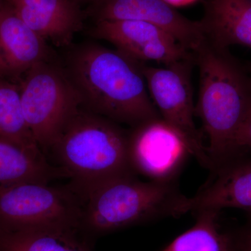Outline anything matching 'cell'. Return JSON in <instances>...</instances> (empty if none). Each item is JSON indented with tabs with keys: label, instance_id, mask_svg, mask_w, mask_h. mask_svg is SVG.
<instances>
[{
	"label": "cell",
	"instance_id": "obj_1",
	"mask_svg": "<svg viewBox=\"0 0 251 251\" xmlns=\"http://www.w3.org/2000/svg\"><path fill=\"white\" fill-rule=\"evenodd\" d=\"M144 64L116 49L84 42L71 46L62 65L81 108L131 128L161 117L149 93Z\"/></svg>",
	"mask_w": 251,
	"mask_h": 251
},
{
	"label": "cell",
	"instance_id": "obj_2",
	"mask_svg": "<svg viewBox=\"0 0 251 251\" xmlns=\"http://www.w3.org/2000/svg\"><path fill=\"white\" fill-rule=\"evenodd\" d=\"M193 52L200 75L196 115L209 139L211 173L245 157L239 137L251 109V76L229 49L204 39Z\"/></svg>",
	"mask_w": 251,
	"mask_h": 251
},
{
	"label": "cell",
	"instance_id": "obj_3",
	"mask_svg": "<svg viewBox=\"0 0 251 251\" xmlns=\"http://www.w3.org/2000/svg\"><path fill=\"white\" fill-rule=\"evenodd\" d=\"M79 233L92 246L94 239L131 226L189 212L190 198L173 181H143L136 176L99 185L82 198Z\"/></svg>",
	"mask_w": 251,
	"mask_h": 251
},
{
	"label": "cell",
	"instance_id": "obj_4",
	"mask_svg": "<svg viewBox=\"0 0 251 251\" xmlns=\"http://www.w3.org/2000/svg\"><path fill=\"white\" fill-rule=\"evenodd\" d=\"M128 133L81 108L67 122L50 150L81 198L107 181L136 175L128 158Z\"/></svg>",
	"mask_w": 251,
	"mask_h": 251
},
{
	"label": "cell",
	"instance_id": "obj_5",
	"mask_svg": "<svg viewBox=\"0 0 251 251\" xmlns=\"http://www.w3.org/2000/svg\"><path fill=\"white\" fill-rule=\"evenodd\" d=\"M23 116L31 135L44 151L80 108L76 91L62 64L53 58L36 64L18 82Z\"/></svg>",
	"mask_w": 251,
	"mask_h": 251
},
{
	"label": "cell",
	"instance_id": "obj_6",
	"mask_svg": "<svg viewBox=\"0 0 251 251\" xmlns=\"http://www.w3.org/2000/svg\"><path fill=\"white\" fill-rule=\"evenodd\" d=\"M82 209L83 200L70 184L23 183L0 191V229L59 227L79 230Z\"/></svg>",
	"mask_w": 251,
	"mask_h": 251
},
{
	"label": "cell",
	"instance_id": "obj_7",
	"mask_svg": "<svg viewBox=\"0 0 251 251\" xmlns=\"http://www.w3.org/2000/svg\"><path fill=\"white\" fill-rule=\"evenodd\" d=\"M195 65L193 58L163 68L145 63L143 69L149 93L160 116L182 135L198 163L210 171L206 147L194 121L196 105L191 74Z\"/></svg>",
	"mask_w": 251,
	"mask_h": 251
},
{
	"label": "cell",
	"instance_id": "obj_8",
	"mask_svg": "<svg viewBox=\"0 0 251 251\" xmlns=\"http://www.w3.org/2000/svg\"><path fill=\"white\" fill-rule=\"evenodd\" d=\"M128 153L135 174L156 181L177 180L188 158L192 156L182 135L161 117L130 128Z\"/></svg>",
	"mask_w": 251,
	"mask_h": 251
},
{
	"label": "cell",
	"instance_id": "obj_9",
	"mask_svg": "<svg viewBox=\"0 0 251 251\" xmlns=\"http://www.w3.org/2000/svg\"><path fill=\"white\" fill-rule=\"evenodd\" d=\"M90 34L108 41L115 49L139 62H155L165 66L195 58L169 32L140 21H102L94 23Z\"/></svg>",
	"mask_w": 251,
	"mask_h": 251
},
{
	"label": "cell",
	"instance_id": "obj_10",
	"mask_svg": "<svg viewBox=\"0 0 251 251\" xmlns=\"http://www.w3.org/2000/svg\"><path fill=\"white\" fill-rule=\"evenodd\" d=\"M85 14L94 23L130 20L151 23L191 52L204 39L200 21L185 17L164 0H94L87 5Z\"/></svg>",
	"mask_w": 251,
	"mask_h": 251
},
{
	"label": "cell",
	"instance_id": "obj_11",
	"mask_svg": "<svg viewBox=\"0 0 251 251\" xmlns=\"http://www.w3.org/2000/svg\"><path fill=\"white\" fill-rule=\"evenodd\" d=\"M52 58L47 41L2 2L0 6V79L18 84L36 64Z\"/></svg>",
	"mask_w": 251,
	"mask_h": 251
},
{
	"label": "cell",
	"instance_id": "obj_12",
	"mask_svg": "<svg viewBox=\"0 0 251 251\" xmlns=\"http://www.w3.org/2000/svg\"><path fill=\"white\" fill-rule=\"evenodd\" d=\"M28 27L58 47L72 44L85 12L70 0H2Z\"/></svg>",
	"mask_w": 251,
	"mask_h": 251
},
{
	"label": "cell",
	"instance_id": "obj_13",
	"mask_svg": "<svg viewBox=\"0 0 251 251\" xmlns=\"http://www.w3.org/2000/svg\"><path fill=\"white\" fill-rule=\"evenodd\" d=\"M226 208L251 211V159L243 157L214 172L190 198L189 212L219 213Z\"/></svg>",
	"mask_w": 251,
	"mask_h": 251
},
{
	"label": "cell",
	"instance_id": "obj_14",
	"mask_svg": "<svg viewBox=\"0 0 251 251\" xmlns=\"http://www.w3.org/2000/svg\"><path fill=\"white\" fill-rule=\"evenodd\" d=\"M200 21L204 39L219 49H251V0H205Z\"/></svg>",
	"mask_w": 251,
	"mask_h": 251
},
{
	"label": "cell",
	"instance_id": "obj_15",
	"mask_svg": "<svg viewBox=\"0 0 251 251\" xmlns=\"http://www.w3.org/2000/svg\"><path fill=\"white\" fill-rule=\"evenodd\" d=\"M62 177H66L62 170L50 165L44 155L0 138V191L23 183H50Z\"/></svg>",
	"mask_w": 251,
	"mask_h": 251
},
{
	"label": "cell",
	"instance_id": "obj_16",
	"mask_svg": "<svg viewBox=\"0 0 251 251\" xmlns=\"http://www.w3.org/2000/svg\"><path fill=\"white\" fill-rule=\"evenodd\" d=\"M92 247L70 227L0 229V251H92Z\"/></svg>",
	"mask_w": 251,
	"mask_h": 251
},
{
	"label": "cell",
	"instance_id": "obj_17",
	"mask_svg": "<svg viewBox=\"0 0 251 251\" xmlns=\"http://www.w3.org/2000/svg\"><path fill=\"white\" fill-rule=\"evenodd\" d=\"M194 216L192 227L160 251H232L228 232H222L218 225L219 213L204 211Z\"/></svg>",
	"mask_w": 251,
	"mask_h": 251
},
{
	"label": "cell",
	"instance_id": "obj_18",
	"mask_svg": "<svg viewBox=\"0 0 251 251\" xmlns=\"http://www.w3.org/2000/svg\"><path fill=\"white\" fill-rule=\"evenodd\" d=\"M0 138L44 155L28 128L21 107L18 84L0 79Z\"/></svg>",
	"mask_w": 251,
	"mask_h": 251
},
{
	"label": "cell",
	"instance_id": "obj_19",
	"mask_svg": "<svg viewBox=\"0 0 251 251\" xmlns=\"http://www.w3.org/2000/svg\"><path fill=\"white\" fill-rule=\"evenodd\" d=\"M229 235L232 251H251V211H249L246 224Z\"/></svg>",
	"mask_w": 251,
	"mask_h": 251
},
{
	"label": "cell",
	"instance_id": "obj_20",
	"mask_svg": "<svg viewBox=\"0 0 251 251\" xmlns=\"http://www.w3.org/2000/svg\"><path fill=\"white\" fill-rule=\"evenodd\" d=\"M239 145L244 153L251 150V109L239 133Z\"/></svg>",
	"mask_w": 251,
	"mask_h": 251
},
{
	"label": "cell",
	"instance_id": "obj_21",
	"mask_svg": "<svg viewBox=\"0 0 251 251\" xmlns=\"http://www.w3.org/2000/svg\"><path fill=\"white\" fill-rule=\"evenodd\" d=\"M168 4L175 7V6H184L193 4L197 0H164Z\"/></svg>",
	"mask_w": 251,
	"mask_h": 251
},
{
	"label": "cell",
	"instance_id": "obj_22",
	"mask_svg": "<svg viewBox=\"0 0 251 251\" xmlns=\"http://www.w3.org/2000/svg\"><path fill=\"white\" fill-rule=\"evenodd\" d=\"M70 1H73V2L75 3V4L79 5L80 6H82L83 4H90L94 0H70Z\"/></svg>",
	"mask_w": 251,
	"mask_h": 251
},
{
	"label": "cell",
	"instance_id": "obj_23",
	"mask_svg": "<svg viewBox=\"0 0 251 251\" xmlns=\"http://www.w3.org/2000/svg\"><path fill=\"white\" fill-rule=\"evenodd\" d=\"M246 67H247L248 72H249V74H250L251 76V63H250V64H248L247 66H246Z\"/></svg>",
	"mask_w": 251,
	"mask_h": 251
},
{
	"label": "cell",
	"instance_id": "obj_24",
	"mask_svg": "<svg viewBox=\"0 0 251 251\" xmlns=\"http://www.w3.org/2000/svg\"><path fill=\"white\" fill-rule=\"evenodd\" d=\"M1 4H2V0H0V6H1Z\"/></svg>",
	"mask_w": 251,
	"mask_h": 251
},
{
	"label": "cell",
	"instance_id": "obj_25",
	"mask_svg": "<svg viewBox=\"0 0 251 251\" xmlns=\"http://www.w3.org/2000/svg\"></svg>",
	"mask_w": 251,
	"mask_h": 251
}]
</instances>
